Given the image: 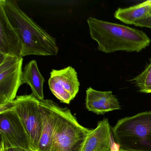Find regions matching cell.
<instances>
[{"mask_svg": "<svg viewBox=\"0 0 151 151\" xmlns=\"http://www.w3.org/2000/svg\"><path fill=\"white\" fill-rule=\"evenodd\" d=\"M8 19L22 45V57L29 55H56L59 48L55 38L29 17L12 0H0Z\"/></svg>", "mask_w": 151, "mask_h": 151, "instance_id": "1", "label": "cell"}, {"mask_svg": "<svg viewBox=\"0 0 151 151\" xmlns=\"http://www.w3.org/2000/svg\"><path fill=\"white\" fill-rule=\"evenodd\" d=\"M87 22L91 37L98 43L99 51L106 53L118 51L139 52L151 43L142 31L91 17Z\"/></svg>", "mask_w": 151, "mask_h": 151, "instance_id": "2", "label": "cell"}, {"mask_svg": "<svg viewBox=\"0 0 151 151\" xmlns=\"http://www.w3.org/2000/svg\"><path fill=\"white\" fill-rule=\"evenodd\" d=\"M112 131L120 148L129 151H151V111L118 120Z\"/></svg>", "mask_w": 151, "mask_h": 151, "instance_id": "3", "label": "cell"}, {"mask_svg": "<svg viewBox=\"0 0 151 151\" xmlns=\"http://www.w3.org/2000/svg\"><path fill=\"white\" fill-rule=\"evenodd\" d=\"M50 102L55 117L51 151H81L91 129L81 125L68 108Z\"/></svg>", "mask_w": 151, "mask_h": 151, "instance_id": "4", "label": "cell"}, {"mask_svg": "<svg viewBox=\"0 0 151 151\" xmlns=\"http://www.w3.org/2000/svg\"><path fill=\"white\" fill-rule=\"evenodd\" d=\"M1 149L20 147L35 151L25 128L9 102L0 104Z\"/></svg>", "mask_w": 151, "mask_h": 151, "instance_id": "5", "label": "cell"}, {"mask_svg": "<svg viewBox=\"0 0 151 151\" xmlns=\"http://www.w3.org/2000/svg\"><path fill=\"white\" fill-rule=\"evenodd\" d=\"M9 102L22 121L32 147L37 151L42 128L40 101L31 94L17 96Z\"/></svg>", "mask_w": 151, "mask_h": 151, "instance_id": "6", "label": "cell"}, {"mask_svg": "<svg viewBox=\"0 0 151 151\" xmlns=\"http://www.w3.org/2000/svg\"><path fill=\"white\" fill-rule=\"evenodd\" d=\"M22 57L0 54V104L12 101L22 85Z\"/></svg>", "mask_w": 151, "mask_h": 151, "instance_id": "7", "label": "cell"}, {"mask_svg": "<svg viewBox=\"0 0 151 151\" xmlns=\"http://www.w3.org/2000/svg\"><path fill=\"white\" fill-rule=\"evenodd\" d=\"M48 85L52 93L63 103L69 104L78 92L80 83L74 68L69 66L61 70H52Z\"/></svg>", "mask_w": 151, "mask_h": 151, "instance_id": "8", "label": "cell"}, {"mask_svg": "<svg viewBox=\"0 0 151 151\" xmlns=\"http://www.w3.org/2000/svg\"><path fill=\"white\" fill-rule=\"evenodd\" d=\"M22 51L19 37L0 5V54L22 57Z\"/></svg>", "mask_w": 151, "mask_h": 151, "instance_id": "9", "label": "cell"}, {"mask_svg": "<svg viewBox=\"0 0 151 151\" xmlns=\"http://www.w3.org/2000/svg\"><path fill=\"white\" fill-rule=\"evenodd\" d=\"M86 105L89 111L99 115L121 109L118 99L112 91H101L91 87L86 91Z\"/></svg>", "mask_w": 151, "mask_h": 151, "instance_id": "10", "label": "cell"}, {"mask_svg": "<svg viewBox=\"0 0 151 151\" xmlns=\"http://www.w3.org/2000/svg\"><path fill=\"white\" fill-rule=\"evenodd\" d=\"M111 127L107 118L98 122L96 128L91 129L81 151H111Z\"/></svg>", "mask_w": 151, "mask_h": 151, "instance_id": "11", "label": "cell"}, {"mask_svg": "<svg viewBox=\"0 0 151 151\" xmlns=\"http://www.w3.org/2000/svg\"><path fill=\"white\" fill-rule=\"evenodd\" d=\"M50 101L48 99L40 101L42 128L37 151H51L52 148L55 117Z\"/></svg>", "mask_w": 151, "mask_h": 151, "instance_id": "12", "label": "cell"}, {"mask_svg": "<svg viewBox=\"0 0 151 151\" xmlns=\"http://www.w3.org/2000/svg\"><path fill=\"white\" fill-rule=\"evenodd\" d=\"M45 79L38 68L37 62L32 60L26 64L22 71V85L28 84L32 91V94L40 101L44 100L43 86Z\"/></svg>", "mask_w": 151, "mask_h": 151, "instance_id": "13", "label": "cell"}, {"mask_svg": "<svg viewBox=\"0 0 151 151\" xmlns=\"http://www.w3.org/2000/svg\"><path fill=\"white\" fill-rule=\"evenodd\" d=\"M151 15V1L126 8H119L114 14L116 19L128 24L146 19Z\"/></svg>", "mask_w": 151, "mask_h": 151, "instance_id": "14", "label": "cell"}, {"mask_svg": "<svg viewBox=\"0 0 151 151\" xmlns=\"http://www.w3.org/2000/svg\"><path fill=\"white\" fill-rule=\"evenodd\" d=\"M139 91L144 93H151V59L143 72L132 79Z\"/></svg>", "mask_w": 151, "mask_h": 151, "instance_id": "15", "label": "cell"}, {"mask_svg": "<svg viewBox=\"0 0 151 151\" xmlns=\"http://www.w3.org/2000/svg\"><path fill=\"white\" fill-rule=\"evenodd\" d=\"M133 25L138 27H146L151 29V15L146 19L135 22Z\"/></svg>", "mask_w": 151, "mask_h": 151, "instance_id": "16", "label": "cell"}, {"mask_svg": "<svg viewBox=\"0 0 151 151\" xmlns=\"http://www.w3.org/2000/svg\"><path fill=\"white\" fill-rule=\"evenodd\" d=\"M0 151H29L20 147H12L5 149H0Z\"/></svg>", "mask_w": 151, "mask_h": 151, "instance_id": "17", "label": "cell"}, {"mask_svg": "<svg viewBox=\"0 0 151 151\" xmlns=\"http://www.w3.org/2000/svg\"><path fill=\"white\" fill-rule=\"evenodd\" d=\"M112 149H113V151H129L122 149V148H120L119 147H117L115 145H114V147H112Z\"/></svg>", "mask_w": 151, "mask_h": 151, "instance_id": "18", "label": "cell"}, {"mask_svg": "<svg viewBox=\"0 0 151 151\" xmlns=\"http://www.w3.org/2000/svg\"><path fill=\"white\" fill-rule=\"evenodd\" d=\"M113 151V149H112V151Z\"/></svg>", "mask_w": 151, "mask_h": 151, "instance_id": "19", "label": "cell"}]
</instances>
